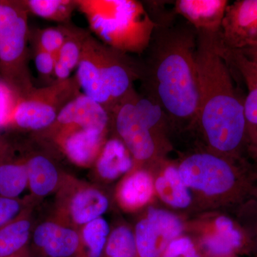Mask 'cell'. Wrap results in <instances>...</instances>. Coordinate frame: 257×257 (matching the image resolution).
I'll return each instance as SVG.
<instances>
[{"instance_id":"4316f807","label":"cell","mask_w":257,"mask_h":257,"mask_svg":"<svg viewBox=\"0 0 257 257\" xmlns=\"http://www.w3.org/2000/svg\"><path fill=\"white\" fill-rule=\"evenodd\" d=\"M68 27L49 28L37 32L35 45L55 56L67 37Z\"/></svg>"},{"instance_id":"d4e9b609","label":"cell","mask_w":257,"mask_h":257,"mask_svg":"<svg viewBox=\"0 0 257 257\" xmlns=\"http://www.w3.org/2000/svg\"><path fill=\"white\" fill-rule=\"evenodd\" d=\"M23 2L28 13L57 23L68 22L74 10L77 9L76 0H28Z\"/></svg>"},{"instance_id":"d6a6232c","label":"cell","mask_w":257,"mask_h":257,"mask_svg":"<svg viewBox=\"0 0 257 257\" xmlns=\"http://www.w3.org/2000/svg\"><path fill=\"white\" fill-rule=\"evenodd\" d=\"M10 152V147L4 140L0 139V162L6 157Z\"/></svg>"},{"instance_id":"30bf717a","label":"cell","mask_w":257,"mask_h":257,"mask_svg":"<svg viewBox=\"0 0 257 257\" xmlns=\"http://www.w3.org/2000/svg\"><path fill=\"white\" fill-rule=\"evenodd\" d=\"M183 224L169 211L150 207L135 226L138 257H162L171 241L179 237Z\"/></svg>"},{"instance_id":"6da1fadb","label":"cell","mask_w":257,"mask_h":257,"mask_svg":"<svg viewBox=\"0 0 257 257\" xmlns=\"http://www.w3.org/2000/svg\"><path fill=\"white\" fill-rule=\"evenodd\" d=\"M147 69L149 97L162 108L170 122L197 123L199 86L196 52L197 32L187 22L175 23L176 13L158 12Z\"/></svg>"},{"instance_id":"f546056e","label":"cell","mask_w":257,"mask_h":257,"mask_svg":"<svg viewBox=\"0 0 257 257\" xmlns=\"http://www.w3.org/2000/svg\"><path fill=\"white\" fill-rule=\"evenodd\" d=\"M162 257H202V255L192 239L180 236L171 241Z\"/></svg>"},{"instance_id":"e575fe53","label":"cell","mask_w":257,"mask_h":257,"mask_svg":"<svg viewBox=\"0 0 257 257\" xmlns=\"http://www.w3.org/2000/svg\"><path fill=\"white\" fill-rule=\"evenodd\" d=\"M230 257H233V256H230Z\"/></svg>"},{"instance_id":"484cf974","label":"cell","mask_w":257,"mask_h":257,"mask_svg":"<svg viewBox=\"0 0 257 257\" xmlns=\"http://www.w3.org/2000/svg\"><path fill=\"white\" fill-rule=\"evenodd\" d=\"M101 257H138L135 232L124 225L110 231Z\"/></svg>"},{"instance_id":"277c9868","label":"cell","mask_w":257,"mask_h":257,"mask_svg":"<svg viewBox=\"0 0 257 257\" xmlns=\"http://www.w3.org/2000/svg\"><path fill=\"white\" fill-rule=\"evenodd\" d=\"M99 41L122 53L147 50L155 24L143 5L134 0H76Z\"/></svg>"},{"instance_id":"7402d4cb","label":"cell","mask_w":257,"mask_h":257,"mask_svg":"<svg viewBox=\"0 0 257 257\" xmlns=\"http://www.w3.org/2000/svg\"><path fill=\"white\" fill-rule=\"evenodd\" d=\"M184 183L178 168L169 167L155 182V190L159 197L169 205L179 209L189 207L192 202V194Z\"/></svg>"},{"instance_id":"4fadbf2b","label":"cell","mask_w":257,"mask_h":257,"mask_svg":"<svg viewBox=\"0 0 257 257\" xmlns=\"http://www.w3.org/2000/svg\"><path fill=\"white\" fill-rule=\"evenodd\" d=\"M96 40V37L90 33L86 39L75 78L84 95L99 103L112 114L114 104L104 87L98 69Z\"/></svg>"},{"instance_id":"7c38bea8","label":"cell","mask_w":257,"mask_h":257,"mask_svg":"<svg viewBox=\"0 0 257 257\" xmlns=\"http://www.w3.org/2000/svg\"><path fill=\"white\" fill-rule=\"evenodd\" d=\"M32 238L38 257H74L79 243V230L55 217L37 225Z\"/></svg>"},{"instance_id":"8fae6325","label":"cell","mask_w":257,"mask_h":257,"mask_svg":"<svg viewBox=\"0 0 257 257\" xmlns=\"http://www.w3.org/2000/svg\"><path fill=\"white\" fill-rule=\"evenodd\" d=\"M219 38L226 50L257 46V0H236L229 3Z\"/></svg>"},{"instance_id":"5b68a950","label":"cell","mask_w":257,"mask_h":257,"mask_svg":"<svg viewBox=\"0 0 257 257\" xmlns=\"http://www.w3.org/2000/svg\"><path fill=\"white\" fill-rule=\"evenodd\" d=\"M111 116L120 140L138 162L157 155V133L169 121L162 108L150 97L142 98L133 91L115 108Z\"/></svg>"},{"instance_id":"ac0fdd59","label":"cell","mask_w":257,"mask_h":257,"mask_svg":"<svg viewBox=\"0 0 257 257\" xmlns=\"http://www.w3.org/2000/svg\"><path fill=\"white\" fill-rule=\"evenodd\" d=\"M242 234L226 216H219L215 221V231L202 239V246L209 257H230L242 248Z\"/></svg>"},{"instance_id":"836d02e7","label":"cell","mask_w":257,"mask_h":257,"mask_svg":"<svg viewBox=\"0 0 257 257\" xmlns=\"http://www.w3.org/2000/svg\"><path fill=\"white\" fill-rule=\"evenodd\" d=\"M7 257H32L31 248H30V246H26L19 252Z\"/></svg>"},{"instance_id":"2e32d148","label":"cell","mask_w":257,"mask_h":257,"mask_svg":"<svg viewBox=\"0 0 257 257\" xmlns=\"http://www.w3.org/2000/svg\"><path fill=\"white\" fill-rule=\"evenodd\" d=\"M134 160L128 149L119 138L106 140L93 166L96 177L110 182L131 172Z\"/></svg>"},{"instance_id":"83f0119b","label":"cell","mask_w":257,"mask_h":257,"mask_svg":"<svg viewBox=\"0 0 257 257\" xmlns=\"http://www.w3.org/2000/svg\"><path fill=\"white\" fill-rule=\"evenodd\" d=\"M20 96L14 88L0 79V130L9 128L12 115Z\"/></svg>"},{"instance_id":"3957f363","label":"cell","mask_w":257,"mask_h":257,"mask_svg":"<svg viewBox=\"0 0 257 257\" xmlns=\"http://www.w3.org/2000/svg\"><path fill=\"white\" fill-rule=\"evenodd\" d=\"M111 119L104 106L80 93L45 132L72 163L88 168L94 166L106 141Z\"/></svg>"},{"instance_id":"7a4b0ae2","label":"cell","mask_w":257,"mask_h":257,"mask_svg":"<svg viewBox=\"0 0 257 257\" xmlns=\"http://www.w3.org/2000/svg\"><path fill=\"white\" fill-rule=\"evenodd\" d=\"M197 123L213 153L234 155L244 144V98L239 94L219 32L197 31Z\"/></svg>"},{"instance_id":"ffe728a7","label":"cell","mask_w":257,"mask_h":257,"mask_svg":"<svg viewBox=\"0 0 257 257\" xmlns=\"http://www.w3.org/2000/svg\"><path fill=\"white\" fill-rule=\"evenodd\" d=\"M33 231L31 206L0 227V257L15 254L29 246Z\"/></svg>"},{"instance_id":"cb8c5ba5","label":"cell","mask_w":257,"mask_h":257,"mask_svg":"<svg viewBox=\"0 0 257 257\" xmlns=\"http://www.w3.org/2000/svg\"><path fill=\"white\" fill-rule=\"evenodd\" d=\"M110 231L102 216L84 225L79 229V243L74 257H101Z\"/></svg>"},{"instance_id":"9a60e30c","label":"cell","mask_w":257,"mask_h":257,"mask_svg":"<svg viewBox=\"0 0 257 257\" xmlns=\"http://www.w3.org/2000/svg\"><path fill=\"white\" fill-rule=\"evenodd\" d=\"M228 60L239 72L247 88L244 97V115L246 121L244 144L248 150L257 157V75L235 52H229Z\"/></svg>"},{"instance_id":"44dd1931","label":"cell","mask_w":257,"mask_h":257,"mask_svg":"<svg viewBox=\"0 0 257 257\" xmlns=\"http://www.w3.org/2000/svg\"><path fill=\"white\" fill-rule=\"evenodd\" d=\"M89 32L82 29L69 28L65 42L56 55L54 77L55 81H64L70 78L71 74L77 68Z\"/></svg>"},{"instance_id":"52a82bcc","label":"cell","mask_w":257,"mask_h":257,"mask_svg":"<svg viewBox=\"0 0 257 257\" xmlns=\"http://www.w3.org/2000/svg\"><path fill=\"white\" fill-rule=\"evenodd\" d=\"M75 77L55 81L20 95L12 115L9 128L45 131L55 122L64 106L80 94Z\"/></svg>"},{"instance_id":"9c48e42d","label":"cell","mask_w":257,"mask_h":257,"mask_svg":"<svg viewBox=\"0 0 257 257\" xmlns=\"http://www.w3.org/2000/svg\"><path fill=\"white\" fill-rule=\"evenodd\" d=\"M178 170L189 189L209 196L227 192L236 182L234 170L229 162L213 152H200L187 157Z\"/></svg>"},{"instance_id":"f1b7e54d","label":"cell","mask_w":257,"mask_h":257,"mask_svg":"<svg viewBox=\"0 0 257 257\" xmlns=\"http://www.w3.org/2000/svg\"><path fill=\"white\" fill-rule=\"evenodd\" d=\"M30 199H10L0 197V227L13 220L29 206Z\"/></svg>"},{"instance_id":"603a6c76","label":"cell","mask_w":257,"mask_h":257,"mask_svg":"<svg viewBox=\"0 0 257 257\" xmlns=\"http://www.w3.org/2000/svg\"><path fill=\"white\" fill-rule=\"evenodd\" d=\"M27 188L25 159H11L8 153L0 162V197L18 199Z\"/></svg>"},{"instance_id":"e0dca14e","label":"cell","mask_w":257,"mask_h":257,"mask_svg":"<svg viewBox=\"0 0 257 257\" xmlns=\"http://www.w3.org/2000/svg\"><path fill=\"white\" fill-rule=\"evenodd\" d=\"M25 162L32 199H40L57 192L64 175H60L50 159L36 155L25 159Z\"/></svg>"},{"instance_id":"ba28073f","label":"cell","mask_w":257,"mask_h":257,"mask_svg":"<svg viewBox=\"0 0 257 257\" xmlns=\"http://www.w3.org/2000/svg\"><path fill=\"white\" fill-rule=\"evenodd\" d=\"M109 199L96 186L64 175L56 197L54 217L79 229L107 211Z\"/></svg>"},{"instance_id":"4dcf8cb0","label":"cell","mask_w":257,"mask_h":257,"mask_svg":"<svg viewBox=\"0 0 257 257\" xmlns=\"http://www.w3.org/2000/svg\"><path fill=\"white\" fill-rule=\"evenodd\" d=\"M56 57L35 45V64L37 72L49 77L55 73Z\"/></svg>"},{"instance_id":"8992f818","label":"cell","mask_w":257,"mask_h":257,"mask_svg":"<svg viewBox=\"0 0 257 257\" xmlns=\"http://www.w3.org/2000/svg\"><path fill=\"white\" fill-rule=\"evenodd\" d=\"M28 15L23 1L0 0V74L20 95L34 88L28 64Z\"/></svg>"},{"instance_id":"1f68e13d","label":"cell","mask_w":257,"mask_h":257,"mask_svg":"<svg viewBox=\"0 0 257 257\" xmlns=\"http://www.w3.org/2000/svg\"><path fill=\"white\" fill-rule=\"evenodd\" d=\"M236 52L249 68L257 75V46L246 47L239 50H230Z\"/></svg>"},{"instance_id":"5bb4252c","label":"cell","mask_w":257,"mask_h":257,"mask_svg":"<svg viewBox=\"0 0 257 257\" xmlns=\"http://www.w3.org/2000/svg\"><path fill=\"white\" fill-rule=\"evenodd\" d=\"M229 4L226 0H178L174 11L196 31L219 32Z\"/></svg>"},{"instance_id":"d6986e66","label":"cell","mask_w":257,"mask_h":257,"mask_svg":"<svg viewBox=\"0 0 257 257\" xmlns=\"http://www.w3.org/2000/svg\"><path fill=\"white\" fill-rule=\"evenodd\" d=\"M155 191L151 175L146 171L137 170L126 176L119 184L116 199L124 210H138L150 202Z\"/></svg>"}]
</instances>
